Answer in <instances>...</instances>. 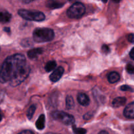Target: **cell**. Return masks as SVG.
<instances>
[{
	"label": "cell",
	"instance_id": "obj_14",
	"mask_svg": "<svg viewBox=\"0 0 134 134\" xmlns=\"http://www.w3.org/2000/svg\"><path fill=\"white\" fill-rule=\"evenodd\" d=\"M120 80V75L116 71H112L108 75V81L110 83H115Z\"/></svg>",
	"mask_w": 134,
	"mask_h": 134
},
{
	"label": "cell",
	"instance_id": "obj_26",
	"mask_svg": "<svg viewBox=\"0 0 134 134\" xmlns=\"http://www.w3.org/2000/svg\"><path fill=\"white\" fill-rule=\"evenodd\" d=\"M130 56L132 60H134V47L131 50L130 52Z\"/></svg>",
	"mask_w": 134,
	"mask_h": 134
},
{
	"label": "cell",
	"instance_id": "obj_16",
	"mask_svg": "<svg viewBox=\"0 0 134 134\" xmlns=\"http://www.w3.org/2000/svg\"><path fill=\"white\" fill-rule=\"evenodd\" d=\"M56 68V62L55 61H49L47 62V64L45 65V69L46 71L50 72L53 71Z\"/></svg>",
	"mask_w": 134,
	"mask_h": 134
},
{
	"label": "cell",
	"instance_id": "obj_4",
	"mask_svg": "<svg viewBox=\"0 0 134 134\" xmlns=\"http://www.w3.org/2000/svg\"><path fill=\"white\" fill-rule=\"evenodd\" d=\"M86 12V8L84 4L80 2H76L68 9L67 15L71 18L79 19L81 18Z\"/></svg>",
	"mask_w": 134,
	"mask_h": 134
},
{
	"label": "cell",
	"instance_id": "obj_25",
	"mask_svg": "<svg viewBox=\"0 0 134 134\" xmlns=\"http://www.w3.org/2000/svg\"><path fill=\"white\" fill-rule=\"evenodd\" d=\"M4 96H5V92L3 91L0 92V103L3 102L4 99Z\"/></svg>",
	"mask_w": 134,
	"mask_h": 134
},
{
	"label": "cell",
	"instance_id": "obj_23",
	"mask_svg": "<svg viewBox=\"0 0 134 134\" xmlns=\"http://www.w3.org/2000/svg\"><path fill=\"white\" fill-rule=\"evenodd\" d=\"M128 40L131 43H134V34H129L128 35Z\"/></svg>",
	"mask_w": 134,
	"mask_h": 134
},
{
	"label": "cell",
	"instance_id": "obj_18",
	"mask_svg": "<svg viewBox=\"0 0 134 134\" xmlns=\"http://www.w3.org/2000/svg\"><path fill=\"white\" fill-rule=\"evenodd\" d=\"M35 110H36V107H35V105H32L30 106L27 114V118H28V119H30H30H31L32 116H34Z\"/></svg>",
	"mask_w": 134,
	"mask_h": 134
},
{
	"label": "cell",
	"instance_id": "obj_11",
	"mask_svg": "<svg viewBox=\"0 0 134 134\" xmlns=\"http://www.w3.org/2000/svg\"><path fill=\"white\" fill-rule=\"evenodd\" d=\"M64 3L61 2L59 0H48L47 3V6L48 8L54 9H59L64 5Z\"/></svg>",
	"mask_w": 134,
	"mask_h": 134
},
{
	"label": "cell",
	"instance_id": "obj_21",
	"mask_svg": "<svg viewBox=\"0 0 134 134\" xmlns=\"http://www.w3.org/2000/svg\"><path fill=\"white\" fill-rule=\"evenodd\" d=\"M120 89H121V90H122V91H129V92L134 91L133 88H132L130 86H128V85H123V86H121Z\"/></svg>",
	"mask_w": 134,
	"mask_h": 134
},
{
	"label": "cell",
	"instance_id": "obj_20",
	"mask_svg": "<svg viewBox=\"0 0 134 134\" xmlns=\"http://www.w3.org/2000/svg\"><path fill=\"white\" fill-rule=\"evenodd\" d=\"M126 69L130 74H134V65L132 64H128L126 67Z\"/></svg>",
	"mask_w": 134,
	"mask_h": 134
},
{
	"label": "cell",
	"instance_id": "obj_1",
	"mask_svg": "<svg viewBox=\"0 0 134 134\" xmlns=\"http://www.w3.org/2000/svg\"><path fill=\"white\" fill-rule=\"evenodd\" d=\"M26 58L20 54H16L5 59L0 68V82H10L26 66Z\"/></svg>",
	"mask_w": 134,
	"mask_h": 134
},
{
	"label": "cell",
	"instance_id": "obj_22",
	"mask_svg": "<svg viewBox=\"0 0 134 134\" xmlns=\"http://www.w3.org/2000/svg\"><path fill=\"white\" fill-rule=\"evenodd\" d=\"M102 51H103V53L105 54H108L109 52V47L107 45H105V44L102 46Z\"/></svg>",
	"mask_w": 134,
	"mask_h": 134
},
{
	"label": "cell",
	"instance_id": "obj_12",
	"mask_svg": "<svg viewBox=\"0 0 134 134\" xmlns=\"http://www.w3.org/2000/svg\"><path fill=\"white\" fill-rule=\"evenodd\" d=\"M11 19V14L5 10H0V22L7 23Z\"/></svg>",
	"mask_w": 134,
	"mask_h": 134
},
{
	"label": "cell",
	"instance_id": "obj_6",
	"mask_svg": "<svg viewBox=\"0 0 134 134\" xmlns=\"http://www.w3.org/2000/svg\"><path fill=\"white\" fill-rule=\"evenodd\" d=\"M30 72V68L29 67V65H26V66L25 67L24 69L16 77H14L13 80L9 82L10 85L12 86H16L18 85H20L25 79L27 77V76L29 75Z\"/></svg>",
	"mask_w": 134,
	"mask_h": 134
},
{
	"label": "cell",
	"instance_id": "obj_3",
	"mask_svg": "<svg viewBox=\"0 0 134 134\" xmlns=\"http://www.w3.org/2000/svg\"><path fill=\"white\" fill-rule=\"evenodd\" d=\"M18 14L24 19L30 21L35 22H41L45 18V16L42 12L33 11V10L20 9L18 10Z\"/></svg>",
	"mask_w": 134,
	"mask_h": 134
},
{
	"label": "cell",
	"instance_id": "obj_15",
	"mask_svg": "<svg viewBox=\"0 0 134 134\" xmlns=\"http://www.w3.org/2000/svg\"><path fill=\"white\" fill-rule=\"evenodd\" d=\"M44 123H45V117L44 115H41L38 118L35 123V126L39 130H42L44 128Z\"/></svg>",
	"mask_w": 134,
	"mask_h": 134
},
{
	"label": "cell",
	"instance_id": "obj_8",
	"mask_svg": "<svg viewBox=\"0 0 134 134\" xmlns=\"http://www.w3.org/2000/svg\"><path fill=\"white\" fill-rule=\"evenodd\" d=\"M124 115L128 119H134V102L129 103L125 107Z\"/></svg>",
	"mask_w": 134,
	"mask_h": 134
},
{
	"label": "cell",
	"instance_id": "obj_24",
	"mask_svg": "<svg viewBox=\"0 0 134 134\" xmlns=\"http://www.w3.org/2000/svg\"><path fill=\"white\" fill-rule=\"evenodd\" d=\"M92 116V115L91 113H86V115H84V119H85V120H88V119H91V117Z\"/></svg>",
	"mask_w": 134,
	"mask_h": 134
},
{
	"label": "cell",
	"instance_id": "obj_17",
	"mask_svg": "<svg viewBox=\"0 0 134 134\" xmlns=\"http://www.w3.org/2000/svg\"><path fill=\"white\" fill-rule=\"evenodd\" d=\"M65 102H66V107L68 109H71L73 108L75 105V102L73 97L71 96H68L66 97Z\"/></svg>",
	"mask_w": 134,
	"mask_h": 134
},
{
	"label": "cell",
	"instance_id": "obj_10",
	"mask_svg": "<svg viewBox=\"0 0 134 134\" xmlns=\"http://www.w3.org/2000/svg\"><path fill=\"white\" fill-rule=\"evenodd\" d=\"M43 52V50L41 48H36L31 49L28 51L27 52V56L29 58L34 60V59L37 58L40 54H41Z\"/></svg>",
	"mask_w": 134,
	"mask_h": 134
},
{
	"label": "cell",
	"instance_id": "obj_32",
	"mask_svg": "<svg viewBox=\"0 0 134 134\" xmlns=\"http://www.w3.org/2000/svg\"><path fill=\"white\" fill-rule=\"evenodd\" d=\"M2 118H3L2 115H1V113H0V121H1V120H2Z\"/></svg>",
	"mask_w": 134,
	"mask_h": 134
},
{
	"label": "cell",
	"instance_id": "obj_34",
	"mask_svg": "<svg viewBox=\"0 0 134 134\" xmlns=\"http://www.w3.org/2000/svg\"><path fill=\"white\" fill-rule=\"evenodd\" d=\"M69 1H73V0H69Z\"/></svg>",
	"mask_w": 134,
	"mask_h": 134
},
{
	"label": "cell",
	"instance_id": "obj_13",
	"mask_svg": "<svg viewBox=\"0 0 134 134\" xmlns=\"http://www.w3.org/2000/svg\"><path fill=\"white\" fill-rule=\"evenodd\" d=\"M126 102V99L124 97H118L113 101L112 105L114 107H119L124 105Z\"/></svg>",
	"mask_w": 134,
	"mask_h": 134
},
{
	"label": "cell",
	"instance_id": "obj_9",
	"mask_svg": "<svg viewBox=\"0 0 134 134\" xmlns=\"http://www.w3.org/2000/svg\"><path fill=\"white\" fill-rule=\"evenodd\" d=\"M77 101L82 106H87L90 103L88 96L85 93H79L77 96Z\"/></svg>",
	"mask_w": 134,
	"mask_h": 134
},
{
	"label": "cell",
	"instance_id": "obj_33",
	"mask_svg": "<svg viewBox=\"0 0 134 134\" xmlns=\"http://www.w3.org/2000/svg\"><path fill=\"white\" fill-rule=\"evenodd\" d=\"M102 1H103V3H107V0H102Z\"/></svg>",
	"mask_w": 134,
	"mask_h": 134
},
{
	"label": "cell",
	"instance_id": "obj_30",
	"mask_svg": "<svg viewBox=\"0 0 134 134\" xmlns=\"http://www.w3.org/2000/svg\"><path fill=\"white\" fill-rule=\"evenodd\" d=\"M99 133H108L107 132H105V131H102V132H99Z\"/></svg>",
	"mask_w": 134,
	"mask_h": 134
},
{
	"label": "cell",
	"instance_id": "obj_7",
	"mask_svg": "<svg viewBox=\"0 0 134 134\" xmlns=\"http://www.w3.org/2000/svg\"><path fill=\"white\" fill-rule=\"evenodd\" d=\"M64 69L62 67L60 66L58 67L56 69H54L53 72L52 73V74L50 75V80H51L52 82H57L59 80L61 79L63 73H64Z\"/></svg>",
	"mask_w": 134,
	"mask_h": 134
},
{
	"label": "cell",
	"instance_id": "obj_27",
	"mask_svg": "<svg viewBox=\"0 0 134 134\" xmlns=\"http://www.w3.org/2000/svg\"><path fill=\"white\" fill-rule=\"evenodd\" d=\"M20 133H21V134H22V133H24V134H33L34 133H33V132H31V131H30V130H24V131H22V132H21Z\"/></svg>",
	"mask_w": 134,
	"mask_h": 134
},
{
	"label": "cell",
	"instance_id": "obj_31",
	"mask_svg": "<svg viewBox=\"0 0 134 134\" xmlns=\"http://www.w3.org/2000/svg\"><path fill=\"white\" fill-rule=\"evenodd\" d=\"M113 1H115V3H119L120 1H121V0H113Z\"/></svg>",
	"mask_w": 134,
	"mask_h": 134
},
{
	"label": "cell",
	"instance_id": "obj_29",
	"mask_svg": "<svg viewBox=\"0 0 134 134\" xmlns=\"http://www.w3.org/2000/svg\"><path fill=\"white\" fill-rule=\"evenodd\" d=\"M4 30H5V31L9 32V31H10V28H9V27H5V28H4Z\"/></svg>",
	"mask_w": 134,
	"mask_h": 134
},
{
	"label": "cell",
	"instance_id": "obj_28",
	"mask_svg": "<svg viewBox=\"0 0 134 134\" xmlns=\"http://www.w3.org/2000/svg\"><path fill=\"white\" fill-rule=\"evenodd\" d=\"M35 1V0H23L24 3H29L31 2V1Z\"/></svg>",
	"mask_w": 134,
	"mask_h": 134
},
{
	"label": "cell",
	"instance_id": "obj_2",
	"mask_svg": "<svg viewBox=\"0 0 134 134\" xmlns=\"http://www.w3.org/2000/svg\"><path fill=\"white\" fill-rule=\"evenodd\" d=\"M54 37V32L52 30L46 27L35 29L33 33V38L35 42L44 43L51 41Z\"/></svg>",
	"mask_w": 134,
	"mask_h": 134
},
{
	"label": "cell",
	"instance_id": "obj_19",
	"mask_svg": "<svg viewBox=\"0 0 134 134\" xmlns=\"http://www.w3.org/2000/svg\"><path fill=\"white\" fill-rule=\"evenodd\" d=\"M73 132L75 133L78 134H85L87 132L86 130L84 129V128H76V127L73 126Z\"/></svg>",
	"mask_w": 134,
	"mask_h": 134
},
{
	"label": "cell",
	"instance_id": "obj_5",
	"mask_svg": "<svg viewBox=\"0 0 134 134\" xmlns=\"http://www.w3.org/2000/svg\"><path fill=\"white\" fill-rule=\"evenodd\" d=\"M52 117L56 120L65 124V125H72L75 123V118L73 115L66 113L61 111H54L52 114Z\"/></svg>",
	"mask_w": 134,
	"mask_h": 134
}]
</instances>
